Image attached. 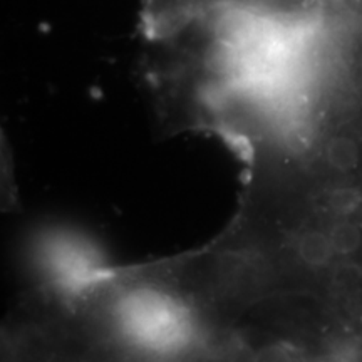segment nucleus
I'll return each mask as SVG.
<instances>
[{"label": "nucleus", "instance_id": "f257e3e1", "mask_svg": "<svg viewBox=\"0 0 362 362\" xmlns=\"http://www.w3.org/2000/svg\"><path fill=\"white\" fill-rule=\"evenodd\" d=\"M319 0H153L155 12L158 16L156 22H170L180 24L181 19L194 17L197 13H203L216 7L225 6H245L270 8V11H304L314 6Z\"/></svg>", "mask_w": 362, "mask_h": 362}, {"label": "nucleus", "instance_id": "f03ea898", "mask_svg": "<svg viewBox=\"0 0 362 362\" xmlns=\"http://www.w3.org/2000/svg\"><path fill=\"white\" fill-rule=\"evenodd\" d=\"M346 2H349V4H352V6L362 7V0H346Z\"/></svg>", "mask_w": 362, "mask_h": 362}]
</instances>
